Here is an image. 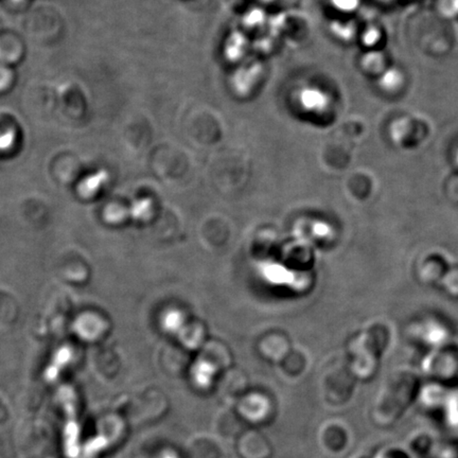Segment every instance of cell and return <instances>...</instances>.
Masks as SVG:
<instances>
[{
	"mask_svg": "<svg viewBox=\"0 0 458 458\" xmlns=\"http://www.w3.org/2000/svg\"><path fill=\"white\" fill-rule=\"evenodd\" d=\"M301 101L305 109L321 112L329 105V99L325 93L316 89H305L301 96Z\"/></svg>",
	"mask_w": 458,
	"mask_h": 458,
	"instance_id": "cell-1",
	"label": "cell"
},
{
	"mask_svg": "<svg viewBox=\"0 0 458 458\" xmlns=\"http://www.w3.org/2000/svg\"><path fill=\"white\" fill-rule=\"evenodd\" d=\"M401 78L400 73L396 70L390 71L383 77V84L386 89H395L400 85Z\"/></svg>",
	"mask_w": 458,
	"mask_h": 458,
	"instance_id": "cell-2",
	"label": "cell"
},
{
	"mask_svg": "<svg viewBox=\"0 0 458 458\" xmlns=\"http://www.w3.org/2000/svg\"><path fill=\"white\" fill-rule=\"evenodd\" d=\"M339 8H346L345 10H350V8L356 5V0H335Z\"/></svg>",
	"mask_w": 458,
	"mask_h": 458,
	"instance_id": "cell-3",
	"label": "cell"
}]
</instances>
